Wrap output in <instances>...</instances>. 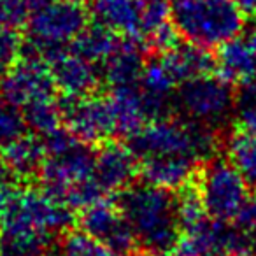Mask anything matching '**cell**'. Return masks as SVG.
<instances>
[{
    "label": "cell",
    "mask_w": 256,
    "mask_h": 256,
    "mask_svg": "<svg viewBox=\"0 0 256 256\" xmlns=\"http://www.w3.org/2000/svg\"><path fill=\"white\" fill-rule=\"evenodd\" d=\"M72 224L70 207L44 190L14 188L0 223V256H46Z\"/></svg>",
    "instance_id": "cell-1"
},
{
    "label": "cell",
    "mask_w": 256,
    "mask_h": 256,
    "mask_svg": "<svg viewBox=\"0 0 256 256\" xmlns=\"http://www.w3.org/2000/svg\"><path fill=\"white\" fill-rule=\"evenodd\" d=\"M136 246L148 256H170L181 238L178 195L150 182H134L116 195Z\"/></svg>",
    "instance_id": "cell-2"
},
{
    "label": "cell",
    "mask_w": 256,
    "mask_h": 256,
    "mask_svg": "<svg viewBox=\"0 0 256 256\" xmlns=\"http://www.w3.org/2000/svg\"><path fill=\"white\" fill-rule=\"evenodd\" d=\"M170 20L184 40L214 50L244 32L246 12L234 0H174Z\"/></svg>",
    "instance_id": "cell-3"
},
{
    "label": "cell",
    "mask_w": 256,
    "mask_h": 256,
    "mask_svg": "<svg viewBox=\"0 0 256 256\" xmlns=\"http://www.w3.org/2000/svg\"><path fill=\"white\" fill-rule=\"evenodd\" d=\"M172 98L176 116L220 128L235 112L237 93L234 92V84L220 74H207L179 84Z\"/></svg>",
    "instance_id": "cell-4"
},
{
    "label": "cell",
    "mask_w": 256,
    "mask_h": 256,
    "mask_svg": "<svg viewBox=\"0 0 256 256\" xmlns=\"http://www.w3.org/2000/svg\"><path fill=\"white\" fill-rule=\"evenodd\" d=\"M209 218L230 223L249 198V186L238 168L226 158L204 162L195 174Z\"/></svg>",
    "instance_id": "cell-5"
},
{
    "label": "cell",
    "mask_w": 256,
    "mask_h": 256,
    "mask_svg": "<svg viewBox=\"0 0 256 256\" xmlns=\"http://www.w3.org/2000/svg\"><path fill=\"white\" fill-rule=\"evenodd\" d=\"M256 249V237L230 223L207 216L181 232L170 256H248Z\"/></svg>",
    "instance_id": "cell-6"
},
{
    "label": "cell",
    "mask_w": 256,
    "mask_h": 256,
    "mask_svg": "<svg viewBox=\"0 0 256 256\" xmlns=\"http://www.w3.org/2000/svg\"><path fill=\"white\" fill-rule=\"evenodd\" d=\"M64 124L86 144H96L116 137V120L110 95L102 92L86 96H62L58 100Z\"/></svg>",
    "instance_id": "cell-7"
},
{
    "label": "cell",
    "mask_w": 256,
    "mask_h": 256,
    "mask_svg": "<svg viewBox=\"0 0 256 256\" xmlns=\"http://www.w3.org/2000/svg\"><path fill=\"white\" fill-rule=\"evenodd\" d=\"M95 174V146L82 140L56 154L46 156L39 172L40 190L64 204L67 195Z\"/></svg>",
    "instance_id": "cell-8"
},
{
    "label": "cell",
    "mask_w": 256,
    "mask_h": 256,
    "mask_svg": "<svg viewBox=\"0 0 256 256\" xmlns=\"http://www.w3.org/2000/svg\"><path fill=\"white\" fill-rule=\"evenodd\" d=\"M50 64L39 58H20L0 79V98L16 107H25L37 100L56 95Z\"/></svg>",
    "instance_id": "cell-9"
},
{
    "label": "cell",
    "mask_w": 256,
    "mask_h": 256,
    "mask_svg": "<svg viewBox=\"0 0 256 256\" xmlns=\"http://www.w3.org/2000/svg\"><path fill=\"white\" fill-rule=\"evenodd\" d=\"M79 226L86 235L112 251L128 254L136 246L132 228L118 207L116 200H100L81 210Z\"/></svg>",
    "instance_id": "cell-10"
},
{
    "label": "cell",
    "mask_w": 256,
    "mask_h": 256,
    "mask_svg": "<svg viewBox=\"0 0 256 256\" xmlns=\"http://www.w3.org/2000/svg\"><path fill=\"white\" fill-rule=\"evenodd\" d=\"M90 11L84 6L56 0L54 4L32 12L26 28L32 37L70 44L90 25Z\"/></svg>",
    "instance_id": "cell-11"
},
{
    "label": "cell",
    "mask_w": 256,
    "mask_h": 256,
    "mask_svg": "<svg viewBox=\"0 0 256 256\" xmlns=\"http://www.w3.org/2000/svg\"><path fill=\"white\" fill-rule=\"evenodd\" d=\"M140 160L136 156L126 142L120 140H104L95 146V181L106 195H114L128 186H132L139 178Z\"/></svg>",
    "instance_id": "cell-12"
},
{
    "label": "cell",
    "mask_w": 256,
    "mask_h": 256,
    "mask_svg": "<svg viewBox=\"0 0 256 256\" xmlns=\"http://www.w3.org/2000/svg\"><path fill=\"white\" fill-rule=\"evenodd\" d=\"M218 74L238 88H256V28L218 48Z\"/></svg>",
    "instance_id": "cell-13"
},
{
    "label": "cell",
    "mask_w": 256,
    "mask_h": 256,
    "mask_svg": "<svg viewBox=\"0 0 256 256\" xmlns=\"http://www.w3.org/2000/svg\"><path fill=\"white\" fill-rule=\"evenodd\" d=\"M140 40L142 39L136 37H121L112 54L98 65L100 76L106 84H109L110 88L139 84V79L150 58L146 46Z\"/></svg>",
    "instance_id": "cell-14"
},
{
    "label": "cell",
    "mask_w": 256,
    "mask_h": 256,
    "mask_svg": "<svg viewBox=\"0 0 256 256\" xmlns=\"http://www.w3.org/2000/svg\"><path fill=\"white\" fill-rule=\"evenodd\" d=\"M50 67L62 96H86L100 92L102 76L98 65L78 56L70 50Z\"/></svg>",
    "instance_id": "cell-15"
},
{
    "label": "cell",
    "mask_w": 256,
    "mask_h": 256,
    "mask_svg": "<svg viewBox=\"0 0 256 256\" xmlns=\"http://www.w3.org/2000/svg\"><path fill=\"white\" fill-rule=\"evenodd\" d=\"M90 18L121 37L142 39V0H92Z\"/></svg>",
    "instance_id": "cell-16"
},
{
    "label": "cell",
    "mask_w": 256,
    "mask_h": 256,
    "mask_svg": "<svg viewBox=\"0 0 256 256\" xmlns=\"http://www.w3.org/2000/svg\"><path fill=\"white\" fill-rule=\"evenodd\" d=\"M200 162L182 154L167 156H150L140 160L139 178L144 182L162 186L167 190H179L195 178Z\"/></svg>",
    "instance_id": "cell-17"
},
{
    "label": "cell",
    "mask_w": 256,
    "mask_h": 256,
    "mask_svg": "<svg viewBox=\"0 0 256 256\" xmlns=\"http://www.w3.org/2000/svg\"><path fill=\"white\" fill-rule=\"evenodd\" d=\"M153 56L160 58L164 67L167 68V72L178 86L193 78L214 74L218 70L216 56L210 54V50L200 48L188 40L179 42L174 50L167 51V53L153 54Z\"/></svg>",
    "instance_id": "cell-18"
},
{
    "label": "cell",
    "mask_w": 256,
    "mask_h": 256,
    "mask_svg": "<svg viewBox=\"0 0 256 256\" xmlns=\"http://www.w3.org/2000/svg\"><path fill=\"white\" fill-rule=\"evenodd\" d=\"M0 153L8 165L9 176L18 181H32L39 178V172L48 156L40 136L32 132H26L25 136L0 148Z\"/></svg>",
    "instance_id": "cell-19"
},
{
    "label": "cell",
    "mask_w": 256,
    "mask_h": 256,
    "mask_svg": "<svg viewBox=\"0 0 256 256\" xmlns=\"http://www.w3.org/2000/svg\"><path fill=\"white\" fill-rule=\"evenodd\" d=\"M109 95L116 120V136L128 139L150 123L139 84L110 88Z\"/></svg>",
    "instance_id": "cell-20"
},
{
    "label": "cell",
    "mask_w": 256,
    "mask_h": 256,
    "mask_svg": "<svg viewBox=\"0 0 256 256\" xmlns=\"http://www.w3.org/2000/svg\"><path fill=\"white\" fill-rule=\"evenodd\" d=\"M121 40V36L116 32L106 28L102 25H88L74 40L70 42V51L84 60L92 62L95 65H100L104 60L112 54V51L118 48Z\"/></svg>",
    "instance_id": "cell-21"
},
{
    "label": "cell",
    "mask_w": 256,
    "mask_h": 256,
    "mask_svg": "<svg viewBox=\"0 0 256 256\" xmlns=\"http://www.w3.org/2000/svg\"><path fill=\"white\" fill-rule=\"evenodd\" d=\"M228 160L238 168L249 190L256 193V139L235 132L228 139Z\"/></svg>",
    "instance_id": "cell-22"
},
{
    "label": "cell",
    "mask_w": 256,
    "mask_h": 256,
    "mask_svg": "<svg viewBox=\"0 0 256 256\" xmlns=\"http://www.w3.org/2000/svg\"><path fill=\"white\" fill-rule=\"evenodd\" d=\"M23 116H25L28 132L44 136L50 134L56 128L64 126V116L58 100H37L28 106L23 107Z\"/></svg>",
    "instance_id": "cell-23"
},
{
    "label": "cell",
    "mask_w": 256,
    "mask_h": 256,
    "mask_svg": "<svg viewBox=\"0 0 256 256\" xmlns=\"http://www.w3.org/2000/svg\"><path fill=\"white\" fill-rule=\"evenodd\" d=\"M60 256H128V254L112 251V249L96 242L90 235H86L82 230H79V232H68L67 235H64Z\"/></svg>",
    "instance_id": "cell-24"
},
{
    "label": "cell",
    "mask_w": 256,
    "mask_h": 256,
    "mask_svg": "<svg viewBox=\"0 0 256 256\" xmlns=\"http://www.w3.org/2000/svg\"><path fill=\"white\" fill-rule=\"evenodd\" d=\"M28 132L25 116L20 107L0 98V148Z\"/></svg>",
    "instance_id": "cell-25"
},
{
    "label": "cell",
    "mask_w": 256,
    "mask_h": 256,
    "mask_svg": "<svg viewBox=\"0 0 256 256\" xmlns=\"http://www.w3.org/2000/svg\"><path fill=\"white\" fill-rule=\"evenodd\" d=\"M237 132L256 139V88H240L235 100Z\"/></svg>",
    "instance_id": "cell-26"
},
{
    "label": "cell",
    "mask_w": 256,
    "mask_h": 256,
    "mask_svg": "<svg viewBox=\"0 0 256 256\" xmlns=\"http://www.w3.org/2000/svg\"><path fill=\"white\" fill-rule=\"evenodd\" d=\"M25 37L16 28L0 26V68H11L22 58Z\"/></svg>",
    "instance_id": "cell-27"
},
{
    "label": "cell",
    "mask_w": 256,
    "mask_h": 256,
    "mask_svg": "<svg viewBox=\"0 0 256 256\" xmlns=\"http://www.w3.org/2000/svg\"><path fill=\"white\" fill-rule=\"evenodd\" d=\"M28 2L26 0H0V26L8 28H25L30 20Z\"/></svg>",
    "instance_id": "cell-28"
},
{
    "label": "cell",
    "mask_w": 256,
    "mask_h": 256,
    "mask_svg": "<svg viewBox=\"0 0 256 256\" xmlns=\"http://www.w3.org/2000/svg\"><path fill=\"white\" fill-rule=\"evenodd\" d=\"M170 8L172 2L168 0H142V39L170 20Z\"/></svg>",
    "instance_id": "cell-29"
},
{
    "label": "cell",
    "mask_w": 256,
    "mask_h": 256,
    "mask_svg": "<svg viewBox=\"0 0 256 256\" xmlns=\"http://www.w3.org/2000/svg\"><path fill=\"white\" fill-rule=\"evenodd\" d=\"M234 223H235V226L244 232V234L256 237V193L249 195V198L246 200L242 209L238 210V214L235 216Z\"/></svg>",
    "instance_id": "cell-30"
},
{
    "label": "cell",
    "mask_w": 256,
    "mask_h": 256,
    "mask_svg": "<svg viewBox=\"0 0 256 256\" xmlns=\"http://www.w3.org/2000/svg\"><path fill=\"white\" fill-rule=\"evenodd\" d=\"M12 192H14V188H12L8 181L0 182V223H2V216H4L6 206H8L9 196H11Z\"/></svg>",
    "instance_id": "cell-31"
},
{
    "label": "cell",
    "mask_w": 256,
    "mask_h": 256,
    "mask_svg": "<svg viewBox=\"0 0 256 256\" xmlns=\"http://www.w3.org/2000/svg\"><path fill=\"white\" fill-rule=\"evenodd\" d=\"M246 14H256V0H234Z\"/></svg>",
    "instance_id": "cell-32"
},
{
    "label": "cell",
    "mask_w": 256,
    "mask_h": 256,
    "mask_svg": "<svg viewBox=\"0 0 256 256\" xmlns=\"http://www.w3.org/2000/svg\"><path fill=\"white\" fill-rule=\"evenodd\" d=\"M26 2H28L30 11L36 12V11H39V9H44V8H48V6L54 4L56 0H26Z\"/></svg>",
    "instance_id": "cell-33"
},
{
    "label": "cell",
    "mask_w": 256,
    "mask_h": 256,
    "mask_svg": "<svg viewBox=\"0 0 256 256\" xmlns=\"http://www.w3.org/2000/svg\"><path fill=\"white\" fill-rule=\"evenodd\" d=\"M9 176V170H8V165H6L4 158H2V153H0V182H4Z\"/></svg>",
    "instance_id": "cell-34"
},
{
    "label": "cell",
    "mask_w": 256,
    "mask_h": 256,
    "mask_svg": "<svg viewBox=\"0 0 256 256\" xmlns=\"http://www.w3.org/2000/svg\"><path fill=\"white\" fill-rule=\"evenodd\" d=\"M67 2H74V4H81V6H84V4H90L92 0H67Z\"/></svg>",
    "instance_id": "cell-35"
},
{
    "label": "cell",
    "mask_w": 256,
    "mask_h": 256,
    "mask_svg": "<svg viewBox=\"0 0 256 256\" xmlns=\"http://www.w3.org/2000/svg\"><path fill=\"white\" fill-rule=\"evenodd\" d=\"M248 256H256V249H254V251L251 252V254H248Z\"/></svg>",
    "instance_id": "cell-36"
}]
</instances>
